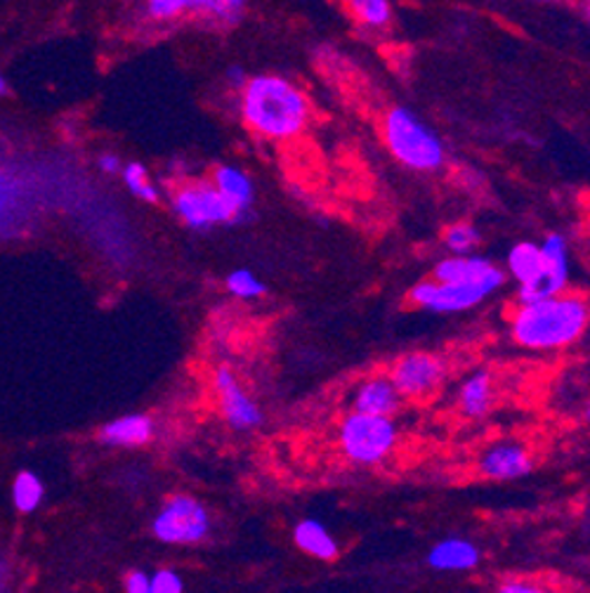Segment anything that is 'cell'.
<instances>
[{
    "label": "cell",
    "mask_w": 590,
    "mask_h": 593,
    "mask_svg": "<svg viewBox=\"0 0 590 593\" xmlns=\"http://www.w3.org/2000/svg\"><path fill=\"white\" fill-rule=\"evenodd\" d=\"M241 123L253 136L270 142L301 138L313 121V103L307 93L282 74H255L237 90Z\"/></svg>",
    "instance_id": "obj_1"
},
{
    "label": "cell",
    "mask_w": 590,
    "mask_h": 593,
    "mask_svg": "<svg viewBox=\"0 0 590 593\" xmlns=\"http://www.w3.org/2000/svg\"><path fill=\"white\" fill-rule=\"evenodd\" d=\"M507 326L511 338L524 351H565L588 332L590 303L581 293L560 291L546 299L517 303Z\"/></svg>",
    "instance_id": "obj_2"
},
{
    "label": "cell",
    "mask_w": 590,
    "mask_h": 593,
    "mask_svg": "<svg viewBox=\"0 0 590 593\" xmlns=\"http://www.w3.org/2000/svg\"><path fill=\"white\" fill-rule=\"evenodd\" d=\"M381 138L392 159L416 173H437L447 163V144L414 109L390 107L381 119Z\"/></svg>",
    "instance_id": "obj_3"
},
{
    "label": "cell",
    "mask_w": 590,
    "mask_h": 593,
    "mask_svg": "<svg viewBox=\"0 0 590 593\" xmlns=\"http://www.w3.org/2000/svg\"><path fill=\"white\" fill-rule=\"evenodd\" d=\"M402 428L395 417H375L348 411L338 423V448L350 464L379 466L395 454Z\"/></svg>",
    "instance_id": "obj_4"
},
{
    "label": "cell",
    "mask_w": 590,
    "mask_h": 593,
    "mask_svg": "<svg viewBox=\"0 0 590 593\" xmlns=\"http://www.w3.org/2000/svg\"><path fill=\"white\" fill-rule=\"evenodd\" d=\"M505 287V279H478V282H437L423 279L408 291V303L435 312V315H456L482 305L489 295Z\"/></svg>",
    "instance_id": "obj_5"
},
{
    "label": "cell",
    "mask_w": 590,
    "mask_h": 593,
    "mask_svg": "<svg viewBox=\"0 0 590 593\" xmlns=\"http://www.w3.org/2000/svg\"><path fill=\"white\" fill-rule=\"evenodd\" d=\"M173 211L183 225L196 233L249 220V216L229 204L212 183H187L177 187L173 194Z\"/></svg>",
    "instance_id": "obj_6"
},
{
    "label": "cell",
    "mask_w": 590,
    "mask_h": 593,
    "mask_svg": "<svg viewBox=\"0 0 590 593\" xmlns=\"http://www.w3.org/2000/svg\"><path fill=\"white\" fill-rule=\"evenodd\" d=\"M210 514L199 499L189 494H175L163 502L154 516L152 535L171 547H196L210 537Z\"/></svg>",
    "instance_id": "obj_7"
},
{
    "label": "cell",
    "mask_w": 590,
    "mask_h": 593,
    "mask_svg": "<svg viewBox=\"0 0 590 593\" xmlns=\"http://www.w3.org/2000/svg\"><path fill=\"white\" fill-rule=\"evenodd\" d=\"M387 376L392 378V384H395L404 402H420L433 398V395L445 386L449 365L447 359L437 353L416 351L402 355L395 365L390 367Z\"/></svg>",
    "instance_id": "obj_8"
},
{
    "label": "cell",
    "mask_w": 590,
    "mask_h": 593,
    "mask_svg": "<svg viewBox=\"0 0 590 593\" xmlns=\"http://www.w3.org/2000/svg\"><path fill=\"white\" fill-rule=\"evenodd\" d=\"M540 244L544 254V274L529 287H517V303H529L546 295L567 291L569 287V241L560 233H548Z\"/></svg>",
    "instance_id": "obj_9"
},
{
    "label": "cell",
    "mask_w": 590,
    "mask_h": 593,
    "mask_svg": "<svg viewBox=\"0 0 590 593\" xmlns=\"http://www.w3.org/2000/svg\"><path fill=\"white\" fill-rule=\"evenodd\" d=\"M212 388H216L222 419L234 428V431H255L262 425L265 417H262L260 405L245 392L239 384V378L229 367H218L212 374Z\"/></svg>",
    "instance_id": "obj_10"
},
{
    "label": "cell",
    "mask_w": 590,
    "mask_h": 593,
    "mask_svg": "<svg viewBox=\"0 0 590 593\" xmlns=\"http://www.w3.org/2000/svg\"><path fill=\"white\" fill-rule=\"evenodd\" d=\"M534 471V456L527 444L505 440L487 448L478 461V473L487 481H517Z\"/></svg>",
    "instance_id": "obj_11"
},
{
    "label": "cell",
    "mask_w": 590,
    "mask_h": 593,
    "mask_svg": "<svg viewBox=\"0 0 590 593\" xmlns=\"http://www.w3.org/2000/svg\"><path fill=\"white\" fill-rule=\"evenodd\" d=\"M404 400L397 392L395 384L387 374H375L364 378L359 384L350 398L352 411H364V414H375V417H397Z\"/></svg>",
    "instance_id": "obj_12"
},
{
    "label": "cell",
    "mask_w": 590,
    "mask_h": 593,
    "mask_svg": "<svg viewBox=\"0 0 590 593\" xmlns=\"http://www.w3.org/2000/svg\"><path fill=\"white\" fill-rule=\"evenodd\" d=\"M433 279L437 282H478V279H505L507 272L499 268L494 260L478 254H449L433 268Z\"/></svg>",
    "instance_id": "obj_13"
},
{
    "label": "cell",
    "mask_w": 590,
    "mask_h": 593,
    "mask_svg": "<svg viewBox=\"0 0 590 593\" xmlns=\"http://www.w3.org/2000/svg\"><path fill=\"white\" fill-rule=\"evenodd\" d=\"M482 551L474 541L463 537H447L428 551V563L437 572H470L480 565Z\"/></svg>",
    "instance_id": "obj_14"
},
{
    "label": "cell",
    "mask_w": 590,
    "mask_h": 593,
    "mask_svg": "<svg viewBox=\"0 0 590 593\" xmlns=\"http://www.w3.org/2000/svg\"><path fill=\"white\" fill-rule=\"evenodd\" d=\"M249 14V0H189V20L208 29L229 31Z\"/></svg>",
    "instance_id": "obj_15"
},
{
    "label": "cell",
    "mask_w": 590,
    "mask_h": 593,
    "mask_svg": "<svg viewBox=\"0 0 590 593\" xmlns=\"http://www.w3.org/2000/svg\"><path fill=\"white\" fill-rule=\"evenodd\" d=\"M293 543L305 556L321 560V563H334V560L340 556L338 539L331 535L329 527L315 518H305V520L295 522Z\"/></svg>",
    "instance_id": "obj_16"
},
{
    "label": "cell",
    "mask_w": 590,
    "mask_h": 593,
    "mask_svg": "<svg viewBox=\"0 0 590 593\" xmlns=\"http://www.w3.org/2000/svg\"><path fill=\"white\" fill-rule=\"evenodd\" d=\"M154 438V421L146 414L119 417L100 428V442L107 448H142Z\"/></svg>",
    "instance_id": "obj_17"
},
{
    "label": "cell",
    "mask_w": 590,
    "mask_h": 593,
    "mask_svg": "<svg viewBox=\"0 0 590 593\" xmlns=\"http://www.w3.org/2000/svg\"><path fill=\"white\" fill-rule=\"evenodd\" d=\"M210 183L218 187V192L239 213L251 218V211L255 204V185L249 173L239 166H229V163H225V166H218L216 171H212Z\"/></svg>",
    "instance_id": "obj_18"
},
{
    "label": "cell",
    "mask_w": 590,
    "mask_h": 593,
    "mask_svg": "<svg viewBox=\"0 0 590 593\" xmlns=\"http://www.w3.org/2000/svg\"><path fill=\"white\" fill-rule=\"evenodd\" d=\"M494 402V378L489 371H474L458 388V409L466 419H484Z\"/></svg>",
    "instance_id": "obj_19"
},
{
    "label": "cell",
    "mask_w": 590,
    "mask_h": 593,
    "mask_svg": "<svg viewBox=\"0 0 590 593\" xmlns=\"http://www.w3.org/2000/svg\"><path fill=\"white\" fill-rule=\"evenodd\" d=\"M505 272L511 274L517 287H529L544 274V254L538 241H517L505 256Z\"/></svg>",
    "instance_id": "obj_20"
},
{
    "label": "cell",
    "mask_w": 590,
    "mask_h": 593,
    "mask_svg": "<svg viewBox=\"0 0 590 593\" xmlns=\"http://www.w3.org/2000/svg\"><path fill=\"white\" fill-rule=\"evenodd\" d=\"M342 3L352 22L364 31H385L395 20L390 0H342Z\"/></svg>",
    "instance_id": "obj_21"
},
{
    "label": "cell",
    "mask_w": 590,
    "mask_h": 593,
    "mask_svg": "<svg viewBox=\"0 0 590 593\" xmlns=\"http://www.w3.org/2000/svg\"><path fill=\"white\" fill-rule=\"evenodd\" d=\"M45 499V485L34 471H20L12 481V506L20 514H34Z\"/></svg>",
    "instance_id": "obj_22"
},
{
    "label": "cell",
    "mask_w": 590,
    "mask_h": 593,
    "mask_svg": "<svg viewBox=\"0 0 590 593\" xmlns=\"http://www.w3.org/2000/svg\"><path fill=\"white\" fill-rule=\"evenodd\" d=\"M441 244L449 254H474L482 244V233L478 225L468 220L451 223L445 233H441Z\"/></svg>",
    "instance_id": "obj_23"
},
{
    "label": "cell",
    "mask_w": 590,
    "mask_h": 593,
    "mask_svg": "<svg viewBox=\"0 0 590 593\" xmlns=\"http://www.w3.org/2000/svg\"><path fill=\"white\" fill-rule=\"evenodd\" d=\"M121 177H123V185L128 187V192L133 194V196H138L140 202H144V204H159V200H161L159 187L152 183L150 173H146V169L142 166L140 161L123 163Z\"/></svg>",
    "instance_id": "obj_24"
},
{
    "label": "cell",
    "mask_w": 590,
    "mask_h": 593,
    "mask_svg": "<svg viewBox=\"0 0 590 593\" xmlns=\"http://www.w3.org/2000/svg\"><path fill=\"white\" fill-rule=\"evenodd\" d=\"M225 287L239 301H258L267 293L265 282H262V279L249 268H239L229 272L225 279Z\"/></svg>",
    "instance_id": "obj_25"
},
{
    "label": "cell",
    "mask_w": 590,
    "mask_h": 593,
    "mask_svg": "<svg viewBox=\"0 0 590 593\" xmlns=\"http://www.w3.org/2000/svg\"><path fill=\"white\" fill-rule=\"evenodd\" d=\"M185 591V580L171 568H161L152 574V593H179Z\"/></svg>",
    "instance_id": "obj_26"
},
{
    "label": "cell",
    "mask_w": 590,
    "mask_h": 593,
    "mask_svg": "<svg viewBox=\"0 0 590 593\" xmlns=\"http://www.w3.org/2000/svg\"><path fill=\"white\" fill-rule=\"evenodd\" d=\"M501 593H540L548 591V586L534 584L527 576H511V580H503V584L496 586Z\"/></svg>",
    "instance_id": "obj_27"
},
{
    "label": "cell",
    "mask_w": 590,
    "mask_h": 593,
    "mask_svg": "<svg viewBox=\"0 0 590 593\" xmlns=\"http://www.w3.org/2000/svg\"><path fill=\"white\" fill-rule=\"evenodd\" d=\"M123 586L128 593H152V576L142 570H133L125 574Z\"/></svg>",
    "instance_id": "obj_28"
},
{
    "label": "cell",
    "mask_w": 590,
    "mask_h": 593,
    "mask_svg": "<svg viewBox=\"0 0 590 593\" xmlns=\"http://www.w3.org/2000/svg\"><path fill=\"white\" fill-rule=\"evenodd\" d=\"M97 169H100L105 175H119L123 171V161L119 154L105 152L97 157Z\"/></svg>",
    "instance_id": "obj_29"
},
{
    "label": "cell",
    "mask_w": 590,
    "mask_h": 593,
    "mask_svg": "<svg viewBox=\"0 0 590 593\" xmlns=\"http://www.w3.org/2000/svg\"><path fill=\"white\" fill-rule=\"evenodd\" d=\"M245 78H249V74L243 72V67H239V64H232V67H227L225 72V80H227V86L232 88L234 93L245 84Z\"/></svg>",
    "instance_id": "obj_30"
},
{
    "label": "cell",
    "mask_w": 590,
    "mask_h": 593,
    "mask_svg": "<svg viewBox=\"0 0 590 593\" xmlns=\"http://www.w3.org/2000/svg\"><path fill=\"white\" fill-rule=\"evenodd\" d=\"M10 194H12V187H10V183H8V177L3 175V171H0V218L6 216L8 202H10Z\"/></svg>",
    "instance_id": "obj_31"
},
{
    "label": "cell",
    "mask_w": 590,
    "mask_h": 593,
    "mask_svg": "<svg viewBox=\"0 0 590 593\" xmlns=\"http://www.w3.org/2000/svg\"><path fill=\"white\" fill-rule=\"evenodd\" d=\"M8 95H10V80H8V76L0 74V100H6Z\"/></svg>",
    "instance_id": "obj_32"
},
{
    "label": "cell",
    "mask_w": 590,
    "mask_h": 593,
    "mask_svg": "<svg viewBox=\"0 0 590 593\" xmlns=\"http://www.w3.org/2000/svg\"><path fill=\"white\" fill-rule=\"evenodd\" d=\"M583 18L590 22V0H583Z\"/></svg>",
    "instance_id": "obj_33"
},
{
    "label": "cell",
    "mask_w": 590,
    "mask_h": 593,
    "mask_svg": "<svg viewBox=\"0 0 590 593\" xmlns=\"http://www.w3.org/2000/svg\"><path fill=\"white\" fill-rule=\"evenodd\" d=\"M524 3H534V6H546L548 0H524Z\"/></svg>",
    "instance_id": "obj_34"
},
{
    "label": "cell",
    "mask_w": 590,
    "mask_h": 593,
    "mask_svg": "<svg viewBox=\"0 0 590 593\" xmlns=\"http://www.w3.org/2000/svg\"><path fill=\"white\" fill-rule=\"evenodd\" d=\"M586 421H588V423H590V405H588V407H586Z\"/></svg>",
    "instance_id": "obj_35"
},
{
    "label": "cell",
    "mask_w": 590,
    "mask_h": 593,
    "mask_svg": "<svg viewBox=\"0 0 590 593\" xmlns=\"http://www.w3.org/2000/svg\"><path fill=\"white\" fill-rule=\"evenodd\" d=\"M123 3H140V0H123Z\"/></svg>",
    "instance_id": "obj_36"
}]
</instances>
